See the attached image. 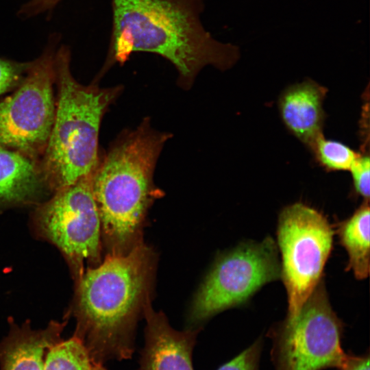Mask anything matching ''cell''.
Masks as SVG:
<instances>
[{
	"mask_svg": "<svg viewBox=\"0 0 370 370\" xmlns=\"http://www.w3.org/2000/svg\"><path fill=\"white\" fill-rule=\"evenodd\" d=\"M369 161L367 154H360L349 169L355 192L367 201H369L370 196Z\"/></svg>",
	"mask_w": 370,
	"mask_h": 370,
	"instance_id": "d6986e66",
	"label": "cell"
},
{
	"mask_svg": "<svg viewBox=\"0 0 370 370\" xmlns=\"http://www.w3.org/2000/svg\"><path fill=\"white\" fill-rule=\"evenodd\" d=\"M342 370H369V353L359 356L347 354Z\"/></svg>",
	"mask_w": 370,
	"mask_h": 370,
	"instance_id": "44dd1931",
	"label": "cell"
},
{
	"mask_svg": "<svg viewBox=\"0 0 370 370\" xmlns=\"http://www.w3.org/2000/svg\"><path fill=\"white\" fill-rule=\"evenodd\" d=\"M143 317L145 345L140 352L138 370H194L193 351L199 330L174 329L165 314L155 311L151 304Z\"/></svg>",
	"mask_w": 370,
	"mask_h": 370,
	"instance_id": "30bf717a",
	"label": "cell"
},
{
	"mask_svg": "<svg viewBox=\"0 0 370 370\" xmlns=\"http://www.w3.org/2000/svg\"><path fill=\"white\" fill-rule=\"evenodd\" d=\"M112 8L107 66L123 64L134 52L155 53L171 62L179 82L189 88L204 66L224 71L239 57L237 47L216 40L204 27L203 0H112Z\"/></svg>",
	"mask_w": 370,
	"mask_h": 370,
	"instance_id": "7a4b0ae2",
	"label": "cell"
},
{
	"mask_svg": "<svg viewBox=\"0 0 370 370\" xmlns=\"http://www.w3.org/2000/svg\"><path fill=\"white\" fill-rule=\"evenodd\" d=\"M43 370H108L97 360L75 335L53 345L48 351Z\"/></svg>",
	"mask_w": 370,
	"mask_h": 370,
	"instance_id": "9a60e30c",
	"label": "cell"
},
{
	"mask_svg": "<svg viewBox=\"0 0 370 370\" xmlns=\"http://www.w3.org/2000/svg\"><path fill=\"white\" fill-rule=\"evenodd\" d=\"M30 64L0 58V95L14 90L21 84Z\"/></svg>",
	"mask_w": 370,
	"mask_h": 370,
	"instance_id": "e0dca14e",
	"label": "cell"
},
{
	"mask_svg": "<svg viewBox=\"0 0 370 370\" xmlns=\"http://www.w3.org/2000/svg\"><path fill=\"white\" fill-rule=\"evenodd\" d=\"M316 160L325 169L332 171H349L360 154L343 143L320 136L310 148Z\"/></svg>",
	"mask_w": 370,
	"mask_h": 370,
	"instance_id": "2e32d148",
	"label": "cell"
},
{
	"mask_svg": "<svg viewBox=\"0 0 370 370\" xmlns=\"http://www.w3.org/2000/svg\"><path fill=\"white\" fill-rule=\"evenodd\" d=\"M61 0H30L19 10L22 16H32L53 8Z\"/></svg>",
	"mask_w": 370,
	"mask_h": 370,
	"instance_id": "ffe728a7",
	"label": "cell"
},
{
	"mask_svg": "<svg viewBox=\"0 0 370 370\" xmlns=\"http://www.w3.org/2000/svg\"><path fill=\"white\" fill-rule=\"evenodd\" d=\"M52 194L40 158L0 145V212L38 206Z\"/></svg>",
	"mask_w": 370,
	"mask_h": 370,
	"instance_id": "8fae6325",
	"label": "cell"
},
{
	"mask_svg": "<svg viewBox=\"0 0 370 370\" xmlns=\"http://www.w3.org/2000/svg\"><path fill=\"white\" fill-rule=\"evenodd\" d=\"M92 175L52 194L36 206L33 219L39 235L63 254L75 282L84 262L102 261L100 219L92 190Z\"/></svg>",
	"mask_w": 370,
	"mask_h": 370,
	"instance_id": "ba28073f",
	"label": "cell"
},
{
	"mask_svg": "<svg viewBox=\"0 0 370 370\" xmlns=\"http://www.w3.org/2000/svg\"><path fill=\"white\" fill-rule=\"evenodd\" d=\"M156 262V253L143 241L127 254H106L76 281L68 315L76 319L73 334L97 360L133 356L138 321L151 302Z\"/></svg>",
	"mask_w": 370,
	"mask_h": 370,
	"instance_id": "6da1fadb",
	"label": "cell"
},
{
	"mask_svg": "<svg viewBox=\"0 0 370 370\" xmlns=\"http://www.w3.org/2000/svg\"><path fill=\"white\" fill-rule=\"evenodd\" d=\"M168 134L153 130L144 121L112 145L92 175L106 254H125L143 242L148 210L161 195L153 171Z\"/></svg>",
	"mask_w": 370,
	"mask_h": 370,
	"instance_id": "3957f363",
	"label": "cell"
},
{
	"mask_svg": "<svg viewBox=\"0 0 370 370\" xmlns=\"http://www.w3.org/2000/svg\"><path fill=\"white\" fill-rule=\"evenodd\" d=\"M343 329L320 282L297 315L271 331L275 370H342L347 356L341 345Z\"/></svg>",
	"mask_w": 370,
	"mask_h": 370,
	"instance_id": "8992f818",
	"label": "cell"
},
{
	"mask_svg": "<svg viewBox=\"0 0 370 370\" xmlns=\"http://www.w3.org/2000/svg\"><path fill=\"white\" fill-rule=\"evenodd\" d=\"M262 341L259 338L217 370H259Z\"/></svg>",
	"mask_w": 370,
	"mask_h": 370,
	"instance_id": "ac0fdd59",
	"label": "cell"
},
{
	"mask_svg": "<svg viewBox=\"0 0 370 370\" xmlns=\"http://www.w3.org/2000/svg\"><path fill=\"white\" fill-rule=\"evenodd\" d=\"M66 321H51L34 330L29 322L10 323L8 334L0 341L1 370H43L49 349L62 340Z\"/></svg>",
	"mask_w": 370,
	"mask_h": 370,
	"instance_id": "7c38bea8",
	"label": "cell"
},
{
	"mask_svg": "<svg viewBox=\"0 0 370 370\" xmlns=\"http://www.w3.org/2000/svg\"><path fill=\"white\" fill-rule=\"evenodd\" d=\"M66 46L54 56L57 88L53 124L42 165L53 193L91 174L98 162V138L102 117L118 88L83 86L71 72Z\"/></svg>",
	"mask_w": 370,
	"mask_h": 370,
	"instance_id": "277c9868",
	"label": "cell"
},
{
	"mask_svg": "<svg viewBox=\"0 0 370 370\" xmlns=\"http://www.w3.org/2000/svg\"><path fill=\"white\" fill-rule=\"evenodd\" d=\"M280 278L278 250L271 237L221 254L194 296L186 329L199 330L217 314L245 303L264 285Z\"/></svg>",
	"mask_w": 370,
	"mask_h": 370,
	"instance_id": "5b68a950",
	"label": "cell"
},
{
	"mask_svg": "<svg viewBox=\"0 0 370 370\" xmlns=\"http://www.w3.org/2000/svg\"><path fill=\"white\" fill-rule=\"evenodd\" d=\"M54 56L51 45L31 61L14 92L0 99V145L41 159L56 113Z\"/></svg>",
	"mask_w": 370,
	"mask_h": 370,
	"instance_id": "9c48e42d",
	"label": "cell"
},
{
	"mask_svg": "<svg viewBox=\"0 0 370 370\" xmlns=\"http://www.w3.org/2000/svg\"><path fill=\"white\" fill-rule=\"evenodd\" d=\"M369 201L365 200L336 230L348 255L347 269L358 280L365 279L369 273Z\"/></svg>",
	"mask_w": 370,
	"mask_h": 370,
	"instance_id": "5bb4252c",
	"label": "cell"
},
{
	"mask_svg": "<svg viewBox=\"0 0 370 370\" xmlns=\"http://www.w3.org/2000/svg\"><path fill=\"white\" fill-rule=\"evenodd\" d=\"M334 230L316 209L297 202L284 208L278 222L281 278L288 298L286 319L297 315L321 282L331 253Z\"/></svg>",
	"mask_w": 370,
	"mask_h": 370,
	"instance_id": "52a82bcc",
	"label": "cell"
},
{
	"mask_svg": "<svg viewBox=\"0 0 370 370\" xmlns=\"http://www.w3.org/2000/svg\"><path fill=\"white\" fill-rule=\"evenodd\" d=\"M326 92L325 87L309 79L286 88L278 100L284 125L309 148L323 135V103Z\"/></svg>",
	"mask_w": 370,
	"mask_h": 370,
	"instance_id": "4fadbf2b",
	"label": "cell"
}]
</instances>
